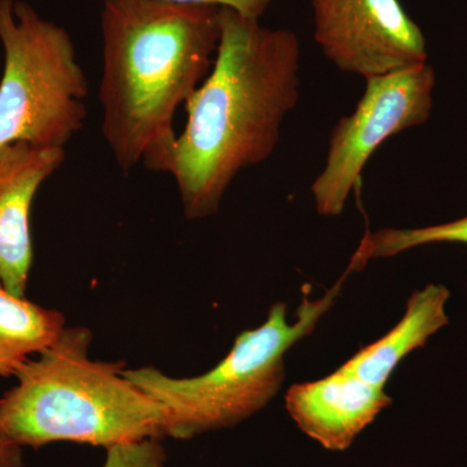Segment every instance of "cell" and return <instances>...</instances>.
<instances>
[{"instance_id":"obj_1","label":"cell","mask_w":467,"mask_h":467,"mask_svg":"<svg viewBox=\"0 0 467 467\" xmlns=\"http://www.w3.org/2000/svg\"><path fill=\"white\" fill-rule=\"evenodd\" d=\"M300 43L288 29L221 8V39L207 78L184 104L167 173L187 220L213 216L234 180L265 162L300 98Z\"/></svg>"},{"instance_id":"obj_2","label":"cell","mask_w":467,"mask_h":467,"mask_svg":"<svg viewBox=\"0 0 467 467\" xmlns=\"http://www.w3.org/2000/svg\"><path fill=\"white\" fill-rule=\"evenodd\" d=\"M101 135L122 171L167 173L174 117L216 58L221 8L165 0H103Z\"/></svg>"},{"instance_id":"obj_3","label":"cell","mask_w":467,"mask_h":467,"mask_svg":"<svg viewBox=\"0 0 467 467\" xmlns=\"http://www.w3.org/2000/svg\"><path fill=\"white\" fill-rule=\"evenodd\" d=\"M92 334L66 327L27 358L0 399V434L34 450L57 441L109 448L167 436L158 402L125 377L122 362L90 358Z\"/></svg>"},{"instance_id":"obj_4","label":"cell","mask_w":467,"mask_h":467,"mask_svg":"<svg viewBox=\"0 0 467 467\" xmlns=\"http://www.w3.org/2000/svg\"><path fill=\"white\" fill-rule=\"evenodd\" d=\"M348 275L344 273L321 299L304 297L294 321L285 303H275L263 325L238 335L226 358L202 376L173 378L146 367L125 368V377L158 402L171 438L184 441L232 429L278 395L285 379V353L315 331Z\"/></svg>"},{"instance_id":"obj_5","label":"cell","mask_w":467,"mask_h":467,"mask_svg":"<svg viewBox=\"0 0 467 467\" xmlns=\"http://www.w3.org/2000/svg\"><path fill=\"white\" fill-rule=\"evenodd\" d=\"M0 146L66 150L84 128L88 78L63 26L23 0H0Z\"/></svg>"},{"instance_id":"obj_6","label":"cell","mask_w":467,"mask_h":467,"mask_svg":"<svg viewBox=\"0 0 467 467\" xmlns=\"http://www.w3.org/2000/svg\"><path fill=\"white\" fill-rule=\"evenodd\" d=\"M365 81L355 110L334 126L325 168L310 186L316 209L324 217L343 213L368 159L387 140L425 124L431 115L436 77L427 61Z\"/></svg>"},{"instance_id":"obj_7","label":"cell","mask_w":467,"mask_h":467,"mask_svg":"<svg viewBox=\"0 0 467 467\" xmlns=\"http://www.w3.org/2000/svg\"><path fill=\"white\" fill-rule=\"evenodd\" d=\"M315 41L340 72L368 79L426 63V39L400 0H310Z\"/></svg>"},{"instance_id":"obj_8","label":"cell","mask_w":467,"mask_h":467,"mask_svg":"<svg viewBox=\"0 0 467 467\" xmlns=\"http://www.w3.org/2000/svg\"><path fill=\"white\" fill-rule=\"evenodd\" d=\"M64 160L66 150L24 142L0 146V279L16 296H26L32 269L34 199Z\"/></svg>"},{"instance_id":"obj_9","label":"cell","mask_w":467,"mask_h":467,"mask_svg":"<svg viewBox=\"0 0 467 467\" xmlns=\"http://www.w3.org/2000/svg\"><path fill=\"white\" fill-rule=\"evenodd\" d=\"M285 409L297 427L325 450H348L355 439L392 404L383 387L339 368L285 393Z\"/></svg>"},{"instance_id":"obj_10","label":"cell","mask_w":467,"mask_h":467,"mask_svg":"<svg viewBox=\"0 0 467 467\" xmlns=\"http://www.w3.org/2000/svg\"><path fill=\"white\" fill-rule=\"evenodd\" d=\"M451 292L442 285H427L407 301L400 321L384 337L359 349L342 368L378 387H386L402 359L425 347L427 340L450 324L445 306Z\"/></svg>"},{"instance_id":"obj_11","label":"cell","mask_w":467,"mask_h":467,"mask_svg":"<svg viewBox=\"0 0 467 467\" xmlns=\"http://www.w3.org/2000/svg\"><path fill=\"white\" fill-rule=\"evenodd\" d=\"M64 328L58 310L11 294L0 279V378L15 376L30 356L57 342Z\"/></svg>"},{"instance_id":"obj_12","label":"cell","mask_w":467,"mask_h":467,"mask_svg":"<svg viewBox=\"0 0 467 467\" xmlns=\"http://www.w3.org/2000/svg\"><path fill=\"white\" fill-rule=\"evenodd\" d=\"M435 243H460L467 245V216L441 225L417 229H386L367 232L361 244L350 259L349 269L358 272L368 261L387 259L420 245Z\"/></svg>"},{"instance_id":"obj_13","label":"cell","mask_w":467,"mask_h":467,"mask_svg":"<svg viewBox=\"0 0 467 467\" xmlns=\"http://www.w3.org/2000/svg\"><path fill=\"white\" fill-rule=\"evenodd\" d=\"M101 467H167V451L159 439L122 442L107 448Z\"/></svg>"},{"instance_id":"obj_14","label":"cell","mask_w":467,"mask_h":467,"mask_svg":"<svg viewBox=\"0 0 467 467\" xmlns=\"http://www.w3.org/2000/svg\"><path fill=\"white\" fill-rule=\"evenodd\" d=\"M178 5H214V7L229 8L243 16L260 20L275 0H165Z\"/></svg>"},{"instance_id":"obj_15","label":"cell","mask_w":467,"mask_h":467,"mask_svg":"<svg viewBox=\"0 0 467 467\" xmlns=\"http://www.w3.org/2000/svg\"><path fill=\"white\" fill-rule=\"evenodd\" d=\"M0 467H23V448L0 434Z\"/></svg>"}]
</instances>
